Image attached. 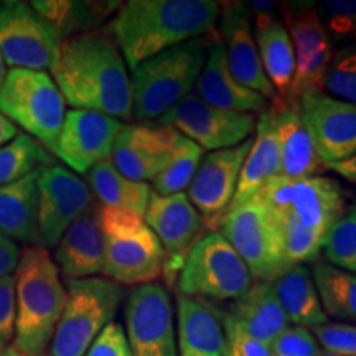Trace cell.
Here are the masks:
<instances>
[{"instance_id": "obj_32", "label": "cell", "mask_w": 356, "mask_h": 356, "mask_svg": "<svg viewBox=\"0 0 356 356\" xmlns=\"http://www.w3.org/2000/svg\"><path fill=\"white\" fill-rule=\"evenodd\" d=\"M30 6L42 19L50 24L66 40L92 32V29L113 10L121 7L119 2H32Z\"/></svg>"}, {"instance_id": "obj_27", "label": "cell", "mask_w": 356, "mask_h": 356, "mask_svg": "<svg viewBox=\"0 0 356 356\" xmlns=\"http://www.w3.org/2000/svg\"><path fill=\"white\" fill-rule=\"evenodd\" d=\"M256 137L244 159L238 186L231 207L248 202L259 193V190L275 177L282 175L280 170V149L275 132L273 108L256 119Z\"/></svg>"}, {"instance_id": "obj_24", "label": "cell", "mask_w": 356, "mask_h": 356, "mask_svg": "<svg viewBox=\"0 0 356 356\" xmlns=\"http://www.w3.org/2000/svg\"><path fill=\"white\" fill-rule=\"evenodd\" d=\"M270 108L277 132L282 175L292 180L317 175L325 168V163L320 160L310 132L302 119L299 99L292 102L275 101Z\"/></svg>"}, {"instance_id": "obj_12", "label": "cell", "mask_w": 356, "mask_h": 356, "mask_svg": "<svg viewBox=\"0 0 356 356\" xmlns=\"http://www.w3.org/2000/svg\"><path fill=\"white\" fill-rule=\"evenodd\" d=\"M155 124L170 126L202 150L215 152L248 140L256 129V118L213 108L191 91Z\"/></svg>"}, {"instance_id": "obj_29", "label": "cell", "mask_w": 356, "mask_h": 356, "mask_svg": "<svg viewBox=\"0 0 356 356\" xmlns=\"http://www.w3.org/2000/svg\"><path fill=\"white\" fill-rule=\"evenodd\" d=\"M226 315H229L248 335L266 345L291 325L269 282L252 284L243 297L234 300Z\"/></svg>"}, {"instance_id": "obj_42", "label": "cell", "mask_w": 356, "mask_h": 356, "mask_svg": "<svg viewBox=\"0 0 356 356\" xmlns=\"http://www.w3.org/2000/svg\"><path fill=\"white\" fill-rule=\"evenodd\" d=\"M17 292L15 275L0 279V353L10 348L15 340Z\"/></svg>"}, {"instance_id": "obj_17", "label": "cell", "mask_w": 356, "mask_h": 356, "mask_svg": "<svg viewBox=\"0 0 356 356\" xmlns=\"http://www.w3.org/2000/svg\"><path fill=\"white\" fill-rule=\"evenodd\" d=\"M144 220L162 244L165 254L162 277L172 287L190 248L200 238L202 215L185 193L162 197L152 190Z\"/></svg>"}, {"instance_id": "obj_8", "label": "cell", "mask_w": 356, "mask_h": 356, "mask_svg": "<svg viewBox=\"0 0 356 356\" xmlns=\"http://www.w3.org/2000/svg\"><path fill=\"white\" fill-rule=\"evenodd\" d=\"M0 113L53 152L66 115V101L47 71L10 68L0 88Z\"/></svg>"}, {"instance_id": "obj_34", "label": "cell", "mask_w": 356, "mask_h": 356, "mask_svg": "<svg viewBox=\"0 0 356 356\" xmlns=\"http://www.w3.org/2000/svg\"><path fill=\"white\" fill-rule=\"evenodd\" d=\"M48 150L30 137L20 132L12 142L0 149V186L13 184L30 173L53 165Z\"/></svg>"}, {"instance_id": "obj_1", "label": "cell", "mask_w": 356, "mask_h": 356, "mask_svg": "<svg viewBox=\"0 0 356 356\" xmlns=\"http://www.w3.org/2000/svg\"><path fill=\"white\" fill-rule=\"evenodd\" d=\"M127 65L111 35L86 32L63 40L50 70L66 104L115 119H132Z\"/></svg>"}, {"instance_id": "obj_23", "label": "cell", "mask_w": 356, "mask_h": 356, "mask_svg": "<svg viewBox=\"0 0 356 356\" xmlns=\"http://www.w3.org/2000/svg\"><path fill=\"white\" fill-rule=\"evenodd\" d=\"M53 261L66 280L99 277L104 273V236L97 207L79 216L55 248Z\"/></svg>"}, {"instance_id": "obj_36", "label": "cell", "mask_w": 356, "mask_h": 356, "mask_svg": "<svg viewBox=\"0 0 356 356\" xmlns=\"http://www.w3.org/2000/svg\"><path fill=\"white\" fill-rule=\"evenodd\" d=\"M322 251L328 264L356 275V204L332 226Z\"/></svg>"}, {"instance_id": "obj_28", "label": "cell", "mask_w": 356, "mask_h": 356, "mask_svg": "<svg viewBox=\"0 0 356 356\" xmlns=\"http://www.w3.org/2000/svg\"><path fill=\"white\" fill-rule=\"evenodd\" d=\"M42 170L0 186V231L29 246H40L37 184Z\"/></svg>"}, {"instance_id": "obj_39", "label": "cell", "mask_w": 356, "mask_h": 356, "mask_svg": "<svg viewBox=\"0 0 356 356\" xmlns=\"http://www.w3.org/2000/svg\"><path fill=\"white\" fill-rule=\"evenodd\" d=\"M315 6L332 42L356 38V0H325Z\"/></svg>"}, {"instance_id": "obj_7", "label": "cell", "mask_w": 356, "mask_h": 356, "mask_svg": "<svg viewBox=\"0 0 356 356\" xmlns=\"http://www.w3.org/2000/svg\"><path fill=\"white\" fill-rule=\"evenodd\" d=\"M218 233L233 246L257 282H273L291 269L277 218L257 197L218 216Z\"/></svg>"}, {"instance_id": "obj_2", "label": "cell", "mask_w": 356, "mask_h": 356, "mask_svg": "<svg viewBox=\"0 0 356 356\" xmlns=\"http://www.w3.org/2000/svg\"><path fill=\"white\" fill-rule=\"evenodd\" d=\"M221 3L213 0H129L111 20V38L127 68L210 33Z\"/></svg>"}, {"instance_id": "obj_38", "label": "cell", "mask_w": 356, "mask_h": 356, "mask_svg": "<svg viewBox=\"0 0 356 356\" xmlns=\"http://www.w3.org/2000/svg\"><path fill=\"white\" fill-rule=\"evenodd\" d=\"M328 96L356 106V43L346 44L333 53L323 79Z\"/></svg>"}, {"instance_id": "obj_19", "label": "cell", "mask_w": 356, "mask_h": 356, "mask_svg": "<svg viewBox=\"0 0 356 356\" xmlns=\"http://www.w3.org/2000/svg\"><path fill=\"white\" fill-rule=\"evenodd\" d=\"M220 40L228 68L238 83L259 92L267 101H277L273 84L262 70L256 40L252 37L251 15L241 2L221 3Z\"/></svg>"}, {"instance_id": "obj_37", "label": "cell", "mask_w": 356, "mask_h": 356, "mask_svg": "<svg viewBox=\"0 0 356 356\" xmlns=\"http://www.w3.org/2000/svg\"><path fill=\"white\" fill-rule=\"evenodd\" d=\"M275 218H277L280 231H282L284 252H286L287 264L291 267L304 266L307 262L317 259L320 251H322L323 239L307 231L291 213Z\"/></svg>"}, {"instance_id": "obj_13", "label": "cell", "mask_w": 356, "mask_h": 356, "mask_svg": "<svg viewBox=\"0 0 356 356\" xmlns=\"http://www.w3.org/2000/svg\"><path fill=\"white\" fill-rule=\"evenodd\" d=\"M38 243L56 248L65 231L95 208L92 193L83 178L53 163L38 175Z\"/></svg>"}, {"instance_id": "obj_30", "label": "cell", "mask_w": 356, "mask_h": 356, "mask_svg": "<svg viewBox=\"0 0 356 356\" xmlns=\"http://www.w3.org/2000/svg\"><path fill=\"white\" fill-rule=\"evenodd\" d=\"M269 284L289 323L310 330L328 322L314 277L305 266H293Z\"/></svg>"}, {"instance_id": "obj_45", "label": "cell", "mask_w": 356, "mask_h": 356, "mask_svg": "<svg viewBox=\"0 0 356 356\" xmlns=\"http://www.w3.org/2000/svg\"><path fill=\"white\" fill-rule=\"evenodd\" d=\"M20 252L22 249L17 246L15 241L0 231V279L15 274L20 261Z\"/></svg>"}, {"instance_id": "obj_11", "label": "cell", "mask_w": 356, "mask_h": 356, "mask_svg": "<svg viewBox=\"0 0 356 356\" xmlns=\"http://www.w3.org/2000/svg\"><path fill=\"white\" fill-rule=\"evenodd\" d=\"M124 317L131 356H178L175 312L162 284L134 287L127 293Z\"/></svg>"}, {"instance_id": "obj_3", "label": "cell", "mask_w": 356, "mask_h": 356, "mask_svg": "<svg viewBox=\"0 0 356 356\" xmlns=\"http://www.w3.org/2000/svg\"><path fill=\"white\" fill-rule=\"evenodd\" d=\"M17 325L13 348L43 356L50 348L66 304V287L53 256L43 246H25L15 269Z\"/></svg>"}, {"instance_id": "obj_40", "label": "cell", "mask_w": 356, "mask_h": 356, "mask_svg": "<svg viewBox=\"0 0 356 356\" xmlns=\"http://www.w3.org/2000/svg\"><path fill=\"white\" fill-rule=\"evenodd\" d=\"M318 346L327 353L356 356V327L346 323H323L310 328Z\"/></svg>"}, {"instance_id": "obj_43", "label": "cell", "mask_w": 356, "mask_h": 356, "mask_svg": "<svg viewBox=\"0 0 356 356\" xmlns=\"http://www.w3.org/2000/svg\"><path fill=\"white\" fill-rule=\"evenodd\" d=\"M222 327L226 338L222 356H274L269 345L248 335L229 315L222 317Z\"/></svg>"}, {"instance_id": "obj_33", "label": "cell", "mask_w": 356, "mask_h": 356, "mask_svg": "<svg viewBox=\"0 0 356 356\" xmlns=\"http://www.w3.org/2000/svg\"><path fill=\"white\" fill-rule=\"evenodd\" d=\"M327 317L356 323V275L320 262L312 270Z\"/></svg>"}, {"instance_id": "obj_41", "label": "cell", "mask_w": 356, "mask_h": 356, "mask_svg": "<svg viewBox=\"0 0 356 356\" xmlns=\"http://www.w3.org/2000/svg\"><path fill=\"white\" fill-rule=\"evenodd\" d=\"M274 356H318L320 346L309 328L289 325L269 343Z\"/></svg>"}, {"instance_id": "obj_14", "label": "cell", "mask_w": 356, "mask_h": 356, "mask_svg": "<svg viewBox=\"0 0 356 356\" xmlns=\"http://www.w3.org/2000/svg\"><path fill=\"white\" fill-rule=\"evenodd\" d=\"M282 10L286 19L284 25L296 51L292 97L299 99L305 91H322L325 74L335 50L314 3L289 2Z\"/></svg>"}, {"instance_id": "obj_15", "label": "cell", "mask_w": 356, "mask_h": 356, "mask_svg": "<svg viewBox=\"0 0 356 356\" xmlns=\"http://www.w3.org/2000/svg\"><path fill=\"white\" fill-rule=\"evenodd\" d=\"M124 124L96 111L71 109L65 115L53 154L71 172L86 175L97 163L111 159Z\"/></svg>"}, {"instance_id": "obj_22", "label": "cell", "mask_w": 356, "mask_h": 356, "mask_svg": "<svg viewBox=\"0 0 356 356\" xmlns=\"http://www.w3.org/2000/svg\"><path fill=\"white\" fill-rule=\"evenodd\" d=\"M195 92L213 108L229 113H266L269 101L234 79L228 68L220 35H215L208 47L202 74L195 84Z\"/></svg>"}, {"instance_id": "obj_48", "label": "cell", "mask_w": 356, "mask_h": 356, "mask_svg": "<svg viewBox=\"0 0 356 356\" xmlns=\"http://www.w3.org/2000/svg\"><path fill=\"white\" fill-rule=\"evenodd\" d=\"M0 356H29V355L20 353L19 350H15V348H13V346H10V348L3 351V353H0Z\"/></svg>"}, {"instance_id": "obj_25", "label": "cell", "mask_w": 356, "mask_h": 356, "mask_svg": "<svg viewBox=\"0 0 356 356\" xmlns=\"http://www.w3.org/2000/svg\"><path fill=\"white\" fill-rule=\"evenodd\" d=\"M345 211L343 188L337 180L315 175L296 181L289 213L317 238L325 239Z\"/></svg>"}, {"instance_id": "obj_50", "label": "cell", "mask_w": 356, "mask_h": 356, "mask_svg": "<svg viewBox=\"0 0 356 356\" xmlns=\"http://www.w3.org/2000/svg\"><path fill=\"white\" fill-rule=\"evenodd\" d=\"M318 356H338V355H332V353H327V351H320Z\"/></svg>"}, {"instance_id": "obj_4", "label": "cell", "mask_w": 356, "mask_h": 356, "mask_svg": "<svg viewBox=\"0 0 356 356\" xmlns=\"http://www.w3.org/2000/svg\"><path fill=\"white\" fill-rule=\"evenodd\" d=\"M210 47L203 38L181 43L132 71V118L157 122L193 91Z\"/></svg>"}, {"instance_id": "obj_46", "label": "cell", "mask_w": 356, "mask_h": 356, "mask_svg": "<svg viewBox=\"0 0 356 356\" xmlns=\"http://www.w3.org/2000/svg\"><path fill=\"white\" fill-rule=\"evenodd\" d=\"M325 168H330L332 172L338 173V175L343 177L345 180H348L350 184H353L356 186V154L353 157L341 160V162L330 163V165H327Z\"/></svg>"}, {"instance_id": "obj_5", "label": "cell", "mask_w": 356, "mask_h": 356, "mask_svg": "<svg viewBox=\"0 0 356 356\" xmlns=\"http://www.w3.org/2000/svg\"><path fill=\"white\" fill-rule=\"evenodd\" d=\"M104 236V275L121 286H144L162 277L165 254L145 220L121 208L97 207Z\"/></svg>"}, {"instance_id": "obj_20", "label": "cell", "mask_w": 356, "mask_h": 356, "mask_svg": "<svg viewBox=\"0 0 356 356\" xmlns=\"http://www.w3.org/2000/svg\"><path fill=\"white\" fill-rule=\"evenodd\" d=\"M252 139L225 150H215L202 159L193 181L188 186V200L200 215L221 216L233 202L244 159Z\"/></svg>"}, {"instance_id": "obj_6", "label": "cell", "mask_w": 356, "mask_h": 356, "mask_svg": "<svg viewBox=\"0 0 356 356\" xmlns=\"http://www.w3.org/2000/svg\"><path fill=\"white\" fill-rule=\"evenodd\" d=\"M124 286L106 277L66 280V304L50 343V356H84L113 322Z\"/></svg>"}, {"instance_id": "obj_31", "label": "cell", "mask_w": 356, "mask_h": 356, "mask_svg": "<svg viewBox=\"0 0 356 356\" xmlns=\"http://www.w3.org/2000/svg\"><path fill=\"white\" fill-rule=\"evenodd\" d=\"M86 184L101 207L121 208L144 218L152 188L144 181H136L122 175L111 160L97 163L86 173Z\"/></svg>"}, {"instance_id": "obj_10", "label": "cell", "mask_w": 356, "mask_h": 356, "mask_svg": "<svg viewBox=\"0 0 356 356\" xmlns=\"http://www.w3.org/2000/svg\"><path fill=\"white\" fill-rule=\"evenodd\" d=\"M63 38L26 2H0V56L10 68L47 71Z\"/></svg>"}, {"instance_id": "obj_21", "label": "cell", "mask_w": 356, "mask_h": 356, "mask_svg": "<svg viewBox=\"0 0 356 356\" xmlns=\"http://www.w3.org/2000/svg\"><path fill=\"white\" fill-rule=\"evenodd\" d=\"M254 12V40L262 70L273 84L279 102H292L296 51L284 22L275 15L277 2H249ZM275 102V101H274Z\"/></svg>"}, {"instance_id": "obj_16", "label": "cell", "mask_w": 356, "mask_h": 356, "mask_svg": "<svg viewBox=\"0 0 356 356\" xmlns=\"http://www.w3.org/2000/svg\"><path fill=\"white\" fill-rule=\"evenodd\" d=\"M300 114L315 150L325 163L341 162L356 154V106L328 96L325 91H305L299 96Z\"/></svg>"}, {"instance_id": "obj_44", "label": "cell", "mask_w": 356, "mask_h": 356, "mask_svg": "<svg viewBox=\"0 0 356 356\" xmlns=\"http://www.w3.org/2000/svg\"><path fill=\"white\" fill-rule=\"evenodd\" d=\"M84 356H131L122 325L111 322L92 341Z\"/></svg>"}, {"instance_id": "obj_49", "label": "cell", "mask_w": 356, "mask_h": 356, "mask_svg": "<svg viewBox=\"0 0 356 356\" xmlns=\"http://www.w3.org/2000/svg\"><path fill=\"white\" fill-rule=\"evenodd\" d=\"M6 74H7L6 63H3V58L0 56V88H2V83H3V79H6Z\"/></svg>"}, {"instance_id": "obj_26", "label": "cell", "mask_w": 356, "mask_h": 356, "mask_svg": "<svg viewBox=\"0 0 356 356\" xmlns=\"http://www.w3.org/2000/svg\"><path fill=\"white\" fill-rule=\"evenodd\" d=\"M175 327L178 356H222L225 327L213 307L178 293Z\"/></svg>"}, {"instance_id": "obj_9", "label": "cell", "mask_w": 356, "mask_h": 356, "mask_svg": "<svg viewBox=\"0 0 356 356\" xmlns=\"http://www.w3.org/2000/svg\"><path fill=\"white\" fill-rule=\"evenodd\" d=\"M251 286L244 261L218 231L200 236L177 277L178 293L190 299L238 300Z\"/></svg>"}, {"instance_id": "obj_47", "label": "cell", "mask_w": 356, "mask_h": 356, "mask_svg": "<svg viewBox=\"0 0 356 356\" xmlns=\"http://www.w3.org/2000/svg\"><path fill=\"white\" fill-rule=\"evenodd\" d=\"M19 134H20L19 127H17L10 119L6 118V115L0 113V149H2L3 145H7L8 142L15 139Z\"/></svg>"}, {"instance_id": "obj_35", "label": "cell", "mask_w": 356, "mask_h": 356, "mask_svg": "<svg viewBox=\"0 0 356 356\" xmlns=\"http://www.w3.org/2000/svg\"><path fill=\"white\" fill-rule=\"evenodd\" d=\"M202 159L203 150L195 142L180 136L173 149L172 160L152 180L155 193L162 197L184 193L193 181Z\"/></svg>"}, {"instance_id": "obj_18", "label": "cell", "mask_w": 356, "mask_h": 356, "mask_svg": "<svg viewBox=\"0 0 356 356\" xmlns=\"http://www.w3.org/2000/svg\"><path fill=\"white\" fill-rule=\"evenodd\" d=\"M180 136L173 127L155 122L124 124L109 160L122 175L147 184L168 165Z\"/></svg>"}]
</instances>
